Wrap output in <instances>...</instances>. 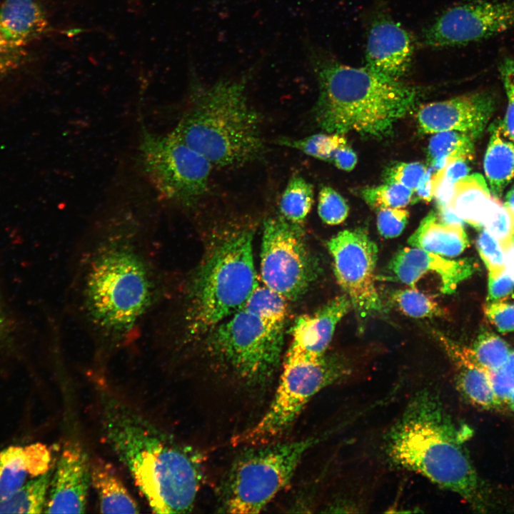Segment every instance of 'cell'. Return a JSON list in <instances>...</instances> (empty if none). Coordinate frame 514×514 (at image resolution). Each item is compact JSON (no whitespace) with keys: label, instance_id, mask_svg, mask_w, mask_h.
<instances>
[{"label":"cell","instance_id":"f546056e","mask_svg":"<svg viewBox=\"0 0 514 514\" xmlns=\"http://www.w3.org/2000/svg\"><path fill=\"white\" fill-rule=\"evenodd\" d=\"M276 143L315 158L331 161L336 150L347 141L343 135L327 133H316L302 138L281 137Z\"/></svg>","mask_w":514,"mask_h":514},{"label":"cell","instance_id":"8fae6325","mask_svg":"<svg viewBox=\"0 0 514 514\" xmlns=\"http://www.w3.org/2000/svg\"><path fill=\"white\" fill-rule=\"evenodd\" d=\"M260 271L263 284L286 300H296L315 276L301 224L283 216L264 222Z\"/></svg>","mask_w":514,"mask_h":514},{"label":"cell","instance_id":"f35d334b","mask_svg":"<svg viewBox=\"0 0 514 514\" xmlns=\"http://www.w3.org/2000/svg\"><path fill=\"white\" fill-rule=\"evenodd\" d=\"M378 210L377 227L380 234L386 238L398 236L408 223V211L403 208H383Z\"/></svg>","mask_w":514,"mask_h":514},{"label":"cell","instance_id":"d590c367","mask_svg":"<svg viewBox=\"0 0 514 514\" xmlns=\"http://www.w3.org/2000/svg\"><path fill=\"white\" fill-rule=\"evenodd\" d=\"M483 228L499 241L504 250L514 238V218L500 201Z\"/></svg>","mask_w":514,"mask_h":514},{"label":"cell","instance_id":"cb8c5ba5","mask_svg":"<svg viewBox=\"0 0 514 514\" xmlns=\"http://www.w3.org/2000/svg\"><path fill=\"white\" fill-rule=\"evenodd\" d=\"M91 485L96 492L101 513H140V506L114 468L104 459L91 460Z\"/></svg>","mask_w":514,"mask_h":514},{"label":"cell","instance_id":"e575fe53","mask_svg":"<svg viewBox=\"0 0 514 514\" xmlns=\"http://www.w3.org/2000/svg\"><path fill=\"white\" fill-rule=\"evenodd\" d=\"M476 246L488 271V275L496 274L505 268V254L503 247L499 241L484 228H482L478 234Z\"/></svg>","mask_w":514,"mask_h":514},{"label":"cell","instance_id":"f6af8a7d","mask_svg":"<svg viewBox=\"0 0 514 514\" xmlns=\"http://www.w3.org/2000/svg\"><path fill=\"white\" fill-rule=\"evenodd\" d=\"M432 176L433 173L431 170L427 169L423 176L421 177L415 191L420 199L427 202L430 201V200L433 198Z\"/></svg>","mask_w":514,"mask_h":514},{"label":"cell","instance_id":"ab89813d","mask_svg":"<svg viewBox=\"0 0 514 514\" xmlns=\"http://www.w3.org/2000/svg\"><path fill=\"white\" fill-rule=\"evenodd\" d=\"M490 376L498 405H506L508 398L514 389V350L511 351L505 365L496 371L490 372Z\"/></svg>","mask_w":514,"mask_h":514},{"label":"cell","instance_id":"4fadbf2b","mask_svg":"<svg viewBox=\"0 0 514 514\" xmlns=\"http://www.w3.org/2000/svg\"><path fill=\"white\" fill-rule=\"evenodd\" d=\"M514 27V0L473 1L450 7L423 32V44L445 48L486 39Z\"/></svg>","mask_w":514,"mask_h":514},{"label":"cell","instance_id":"277c9868","mask_svg":"<svg viewBox=\"0 0 514 514\" xmlns=\"http://www.w3.org/2000/svg\"><path fill=\"white\" fill-rule=\"evenodd\" d=\"M303 45L319 89L314 117L327 133L356 131L382 138L413 108L418 87L382 76L366 66L346 65L308 39Z\"/></svg>","mask_w":514,"mask_h":514},{"label":"cell","instance_id":"d6a6232c","mask_svg":"<svg viewBox=\"0 0 514 514\" xmlns=\"http://www.w3.org/2000/svg\"><path fill=\"white\" fill-rule=\"evenodd\" d=\"M413 191L397 183L371 187L362 191L364 200L376 209L404 208L412 201Z\"/></svg>","mask_w":514,"mask_h":514},{"label":"cell","instance_id":"9a60e30c","mask_svg":"<svg viewBox=\"0 0 514 514\" xmlns=\"http://www.w3.org/2000/svg\"><path fill=\"white\" fill-rule=\"evenodd\" d=\"M494 98L488 91L462 95L428 103L418 111V123L424 133L454 131L478 137L494 110Z\"/></svg>","mask_w":514,"mask_h":514},{"label":"cell","instance_id":"8d00e7d4","mask_svg":"<svg viewBox=\"0 0 514 514\" xmlns=\"http://www.w3.org/2000/svg\"><path fill=\"white\" fill-rule=\"evenodd\" d=\"M508 297L487 301L484 306L487 318L499 332L503 333L514 331V298Z\"/></svg>","mask_w":514,"mask_h":514},{"label":"cell","instance_id":"74e56055","mask_svg":"<svg viewBox=\"0 0 514 514\" xmlns=\"http://www.w3.org/2000/svg\"><path fill=\"white\" fill-rule=\"evenodd\" d=\"M499 71L508 99V107L502 128L505 135L514 143V59L505 58Z\"/></svg>","mask_w":514,"mask_h":514},{"label":"cell","instance_id":"d6986e66","mask_svg":"<svg viewBox=\"0 0 514 514\" xmlns=\"http://www.w3.org/2000/svg\"><path fill=\"white\" fill-rule=\"evenodd\" d=\"M351 308V301L344 293L314 313L299 316L292 328L293 340L287 354L308 359L325 356L337 324Z\"/></svg>","mask_w":514,"mask_h":514},{"label":"cell","instance_id":"7402d4cb","mask_svg":"<svg viewBox=\"0 0 514 514\" xmlns=\"http://www.w3.org/2000/svg\"><path fill=\"white\" fill-rule=\"evenodd\" d=\"M491 194L482 175L473 173L454 184L446 206L464 222L482 228L500 202Z\"/></svg>","mask_w":514,"mask_h":514},{"label":"cell","instance_id":"83f0119b","mask_svg":"<svg viewBox=\"0 0 514 514\" xmlns=\"http://www.w3.org/2000/svg\"><path fill=\"white\" fill-rule=\"evenodd\" d=\"M313 203V186L298 174L292 176L280 198L281 216L289 221L301 224Z\"/></svg>","mask_w":514,"mask_h":514},{"label":"cell","instance_id":"484cf974","mask_svg":"<svg viewBox=\"0 0 514 514\" xmlns=\"http://www.w3.org/2000/svg\"><path fill=\"white\" fill-rule=\"evenodd\" d=\"M473 139L470 135L454 131L434 133L428 144V158L431 167L438 171L449 160H472L474 153Z\"/></svg>","mask_w":514,"mask_h":514},{"label":"cell","instance_id":"7dc6e473","mask_svg":"<svg viewBox=\"0 0 514 514\" xmlns=\"http://www.w3.org/2000/svg\"><path fill=\"white\" fill-rule=\"evenodd\" d=\"M504 205L514 218V186L508 192Z\"/></svg>","mask_w":514,"mask_h":514},{"label":"cell","instance_id":"d4e9b609","mask_svg":"<svg viewBox=\"0 0 514 514\" xmlns=\"http://www.w3.org/2000/svg\"><path fill=\"white\" fill-rule=\"evenodd\" d=\"M483 167L489 188L498 198L514 178V143L505 135L500 124L492 128Z\"/></svg>","mask_w":514,"mask_h":514},{"label":"cell","instance_id":"5b68a950","mask_svg":"<svg viewBox=\"0 0 514 514\" xmlns=\"http://www.w3.org/2000/svg\"><path fill=\"white\" fill-rule=\"evenodd\" d=\"M251 229L219 241L186 283L178 318L155 319L153 338L163 355L191 343L239 311L258 285Z\"/></svg>","mask_w":514,"mask_h":514},{"label":"cell","instance_id":"603a6c76","mask_svg":"<svg viewBox=\"0 0 514 514\" xmlns=\"http://www.w3.org/2000/svg\"><path fill=\"white\" fill-rule=\"evenodd\" d=\"M408 243L412 247L448 258L460 256L469 246L463 223L444 222L433 212L421 221Z\"/></svg>","mask_w":514,"mask_h":514},{"label":"cell","instance_id":"f1b7e54d","mask_svg":"<svg viewBox=\"0 0 514 514\" xmlns=\"http://www.w3.org/2000/svg\"><path fill=\"white\" fill-rule=\"evenodd\" d=\"M286 301L281 294L265 285H258L241 308L271 326L283 328L287 309Z\"/></svg>","mask_w":514,"mask_h":514},{"label":"cell","instance_id":"7a4b0ae2","mask_svg":"<svg viewBox=\"0 0 514 514\" xmlns=\"http://www.w3.org/2000/svg\"><path fill=\"white\" fill-rule=\"evenodd\" d=\"M101 388L99 418L104 438L153 513L190 512L203 476L201 453Z\"/></svg>","mask_w":514,"mask_h":514},{"label":"cell","instance_id":"c3c4849f","mask_svg":"<svg viewBox=\"0 0 514 514\" xmlns=\"http://www.w3.org/2000/svg\"><path fill=\"white\" fill-rule=\"evenodd\" d=\"M506 405L509 407V408L514 412V389L511 391L510 394L509 395Z\"/></svg>","mask_w":514,"mask_h":514},{"label":"cell","instance_id":"4dcf8cb0","mask_svg":"<svg viewBox=\"0 0 514 514\" xmlns=\"http://www.w3.org/2000/svg\"><path fill=\"white\" fill-rule=\"evenodd\" d=\"M470 348L478 363L489 372L501 368L511 352L503 338L488 331H482Z\"/></svg>","mask_w":514,"mask_h":514},{"label":"cell","instance_id":"6da1fadb","mask_svg":"<svg viewBox=\"0 0 514 514\" xmlns=\"http://www.w3.org/2000/svg\"><path fill=\"white\" fill-rule=\"evenodd\" d=\"M151 197L132 189L109 201L76 250L72 310L99 366L139 337L172 288L157 254Z\"/></svg>","mask_w":514,"mask_h":514},{"label":"cell","instance_id":"ffe728a7","mask_svg":"<svg viewBox=\"0 0 514 514\" xmlns=\"http://www.w3.org/2000/svg\"><path fill=\"white\" fill-rule=\"evenodd\" d=\"M438 338L454 366L457 388L463 397L481 409L500 408L493 391L490 372L478 363L470 348L440 334Z\"/></svg>","mask_w":514,"mask_h":514},{"label":"cell","instance_id":"ee69618b","mask_svg":"<svg viewBox=\"0 0 514 514\" xmlns=\"http://www.w3.org/2000/svg\"><path fill=\"white\" fill-rule=\"evenodd\" d=\"M14 327L0 298V348L12 344Z\"/></svg>","mask_w":514,"mask_h":514},{"label":"cell","instance_id":"44dd1931","mask_svg":"<svg viewBox=\"0 0 514 514\" xmlns=\"http://www.w3.org/2000/svg\"><path fill=\"white\" fill-rule=\"evenodd\" d=\"M50 455L46 447L35 443L24 448L10 446L0 452V501L22 487L28 478L49 470Z\"/></svg>","mask_w":514,"mask_h":514},{"label":"cell","instance_id":"4316f807","mask_svg":"<svg viewBox=\"0 0 514 514\" xmlns=\"http://www.w3.org/2000/svg\"><path fill=\"white\" fill-rule=\"evenodd\" d=\"M52 472L48 470L26 482L0 501V513H40L46 507Z\"/></svg>","mask_w":514,"mask_h":514},{"label":"cell","instance_id":"8992f818","mask_svg":"<svg viewBox=\"0 0 514 514\" xmlns=\"http://www.w3.org/2000/svg\"><path fill=\"white\" fill-rule=\"evenodd\" d=\"M259 62L240 77L222 78L211 85L194 75L191 79L186 106L173 131L213 166H243L265 153L261 118L247 93Z\"/></svg>","mask_w":514,"mask_h":514},{"label":"cell","instance_id":"b9f144b4","mask_svg":"<svg viewBox=\"0 0 514 514\" xmlns=\"http://www.w3.org/2000/svg\"><path fill=\"white\" fill-rule=\"evenodd\" d=\"M514 290V273L506 267L500 272L488 275L487 301H495L509 296Z\"/></svg>","mask_w":514,"mask_h":514},{"label":"cell","instance_id":"7bdbcfd3","mask_svg":"<svg viewBox=\"0 0 514 514\" xmlns=\"http://www.w3.org/2000/svg\"><path fill=\"white\" fill-rule=\"evenodd\" d=\"M331 161L339 169L350 171L356 165L357 156L346 143L336 150Z\"/></svg>","mask_w":514,"mask_h":514},{"label":"cell","instance_id":"bcb514c9","mask_svg":"<svg viewBox=\"0 0 514 514\" xmlns=\"http://www.w3.org/2000/svg\"><path fill=\"white\" fill-rule=\"evenodd\" d=\"M505 267L514 273V238L505 249Z\"/></svg>","mask_w":514,"mask_h":514},{"label":"cell","instance_id":"7c38bea8","mask_svg":"<svg viewBox=\"0 0 514 514\" xmlns=\"http://www.w3.org/2000/svg\"><path fill=\"white\" fill-rule=\"evenodd\" d=\"M337 281L348 296L359 323L381 311L376 286L378 246L361 228L344 230L328 242Z\"/></svg>","mask_w":514,"mask_h":514},{"label":"cell","instance_id":"e0dca14e","mask_svg":"<svg viewBox=\"0 0 514 514\" xmlns=\"http://www.w3.org/2000/svg\"><path fill=\"white\" fill-rule=\"evenodd\" d=\"M413 53L412 38L399 23L382 16L371 24L366 49V67L368 69L400 80L409 71Z\"/></svg>","mask_w":514,"mask_h":514},{"label":"cell","instance_id":"ba28073f","mask_svg":"<svg viewBox=\"0 0 514 514\" xmlns=\"http://www.w3.org/2000/svg\"><path fill=\"white\" fill-rule=\"evenodd\" d=\"M316 441L307 438L263 444L243 452L222 486L223 511L243 514L262 510L290 483L303 454Z\"/></svg>","mask_w":514,"mask_h":514},{"label":"cell","instance_id":"60d3db41","mask_svg":"<svg viewBox=\"0 0 514 514\" xmlns=\"http://www.w3.org/2000/svg\"><path fill=\"white\" fill-rule=\"evenodd\" d=\"M426 171V167L419 162L399 163L388 169L386 179L387 183H400L415 191Z\"/></svg>","mask_w":514,"mask_h":514},{"label":"cell","instance_id":"3957f363","mask_svg":"<svg viewBox=\"0 0 514 514\" xmlns=\"http://www.w3.org/2000/svg\"><path fill=\"white\" fill-rule=\"evenodd\" d=\"M470 435L458 427L432 391L416 393L388 432L386 452L398 467L423 475L453 492L475 511L493 508L491 491L469 456Z\"/></svg>","mask_w":514,"mask_h":514},{"label":"cell","instance_id":"9c48e42d","mask_svg":"<svg viewBox=\"0 0 514 514\" xmlns=\"http://www.w3.org/2000/svg\"><path fill=\"white\" fill-rule=\"evenodd\" d=\"M348 373L349 369L340 361L325 356L308 359L286 354L279 384L268 409L258 423L237 435L234 443H268L288 429L316 393Z\"/></svg>","mask_w":514,"mask_h":514},{"label":"cell","instance_id":"30bf717a","mask_svg":"<svg viewBox=\"0 0 514 514\" xmlns=\"http://www.w3.org/2000/svg\"><path fill=\"white\" fill-rule=\"evenodd\" d=\"M283 332L241 308L209 331L207 345L243 380L263 383L279 364Z\"/></svg>","mask_w":514,"mask_h":514},{"label":"cell","instance_id":"ac0fdd59","mask_svg":"<svg viewBox=\"0 0 514 514\" xmlns=\"http://www.w3.org/2000/svg\"><path fill=\"white\" fill-rule=\"evenodd\" d=\"M388 268L402 283L411 288L428 272L438 274L441 291L453 293L458 286L471 276L477 268L470 258L453 260L415 247L399 250L392 258Z\"/></svg>","mask_w":514,"mask_h":514},{"label":"cell","instance_id":"5bb4252c","mask_svg":"<svg viewBox=\"0 0 514 514\" xmlns=\"http://www.w3.org/2000/svg\"><path fill=\"white\" fill-rule=\"evenodd\" d=\"M48 29L39 0H4L0 3V75L16 70L30 46Z\"/></svg>","mask_w":514,"mask_h":514},{"label":"cell","instance_id":"836d02e7","mask_svg":"<svg viewBox=\"0 0 514 514\" xmlns=\"http://www.w3.org/2000/svg\"><path fill=\"white\" fill-rule=\"evenodd\" d=\"M318 213L326 224L338 225L347 218L348 206L336 190L330 186H323L318 194Z\"/></svg>","mask_w":514,"mask_h":514},{"label":"cell","instance_id":"2e32d148","mask_svg":"<svg viewBox=\"0 0 514 514\" xmlns=\"http://www.w3.org/2000/svg\"><path fill=\"white\" fill-rule=\"evenodd\" d=\"M91 485V460L80 442L71 440L51 476L44 512L84 513Z\"/></svg>","mask_w":514,"mask_h":514},{"label":"cell","instance_id":"52a82bcc","mask_svg":"<svg viewBox=\"0 0 514 514\" xmlns=\"http://www.w3.org/2000/svg\"><path fill=\"white\" fill-rule=\"evenodd\" d=\"M138 163L155 196L171 207L192 209L208 191L213 165L173 131L158 133L142 124Z\"/></svg>","mask_w":514,"mask_h":514},{"label":"cell","instance_id":"1f68e13d","mask_svg":"<svg viewBox=\"0 0 514 514\" xmlns=\"http://www.w3.org/2000/svg\"><path fill=\"white\" fill-rule=\"evenodd\" d=\"M392 297L400 310L413 318H431L443 313V309L432 298L415 288L398 290Z\"/></svg>","mask_w":514,"mask_h":514}]
</instances>
